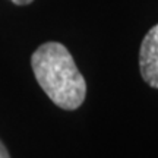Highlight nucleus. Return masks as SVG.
<instances>
[{"mask_svg": "<svg viewBox=\"0 0 158 158\" xmlns=\"http://www.w3.org/2000/svg\"><path fill=\"white\" fill-rule=\"evenodd\" d=\"M35 79L51 101L63 110L81 107L86 84L69 50L60 43L41 44L31 57Z\"/></svg>", "mask_w": 158, "mask_h": 158, "instance_id": "f257e3e1", "label": "nucleus"}, {"mask_svg": "<svg viewBox=\"0 0 158 158\" xmlns=\"http://www.w3.org/2000/svg\"><path fill=\"white\" fill-rule=\"evenodd\" d=\"M139 68L142 79L158 89V23L143 37L139 50Z\"/></svg>", "mask_w": 158, "mask_h": 158, "instance_id": "f03ea898", "label": "nucleus"}, {"mask_svg": "<svg viewBox=\"0 0 158 158\" xmlns=\"http://www.w3.org/2000/svg\"><path fill=\"white\" fill-rule=\"evenodd\" d=\"M0 158H10L9 157V152H7V149L5 148V145L0 142Z\"/></svg>", "mask_w": 158, "mask_h": 158, "instance_id": "7ed1b4c3", "label": "nucleus"}, {"mask_svg": "<svg viewBox=\"0 0 158 158\" xmlns=\"http://www.w3.org/2000/svg\"><path fill=\"white\" fill-rule=\"evenodd\" d=\"M12 3H15L18 6H25V5H29L32 0H10Z\"/></svg>", "mask_w": 158, "mask_h": 158, "instance_id": "20e7f679", "label": "nucleus"}]
</instances>
